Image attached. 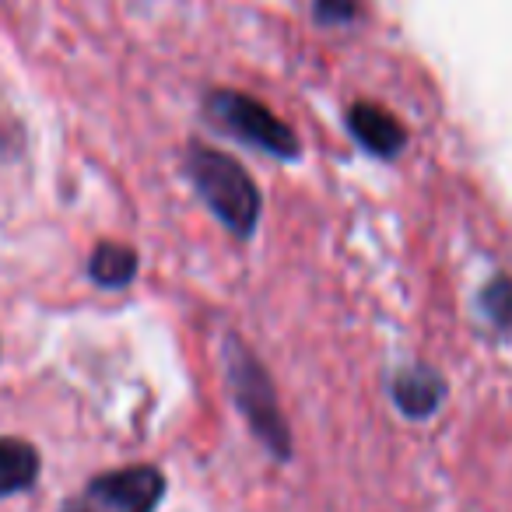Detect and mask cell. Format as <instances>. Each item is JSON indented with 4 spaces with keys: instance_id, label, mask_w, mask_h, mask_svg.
Masks as SVG:
<instances>
[{
    "instance_id": "8",
    "label": "cell",
    "mask_w": 512,
    "mask_h": 512,
    "mask_svg": "<svg viewBox=\"0 0 512 512\" xmlns=\"http://www.w3.org/2000/svg\"><path fill=\"white\" fill-rule=\"evenodd\" d=\"M137 253L123 242H99V249L88 260V274L99 288H127L137 278Z\"/></svg>"
},
{
    "instance_id": "2",
    "label": "cell",
    "mask_w": 512,
    "mask_h": 512,
    "mask_svg": "<svg viewBox=\"0 0 512 512\" xmlns=\"http://www.w3.org/2000/svg\"><path fill=\"white\" fill-rule=\"evenodd\" d=\"M225 376L228 386H232L235 407L246 418V425L253 428V435L278 460H288L292 456V432H288V421L281 414L278 393H274V383L260 365V358H253V351L239 337L225 341Z\"/></svg>"
},
{
    "instance_id": "10",
    "label": "cell",
    "mask_w": 512,
    "mask_h": 512,
    "mask_svg": "<svg viewBox=\"0 0 512 512\" xmlns=\"http://www.w3.org/2000/svg\"><path fill=\"white\" fill-rule=\"evenodd\" d=\"M313 15L320 25H355L365 15L362 0H316Z\"/></svg>"
},
{
    "instance_id": "3",
    "label": "cell",
    "mask_w": 512,
    "mask_h": 512,
    "mask_svg": "<svg viewBox=\"0 0 512 512\" xmlns=\"http://www.w3.org/2000/svg\"><path fill=\"white\" fill-rule=\"evenodd\" d=\"M207 116L218 123L221 130L235 134L242 144H253V148L267 151L274 158H292L302 155V144L295 137V130L288 127L281 116L271 113V106H264L253 95L232 92V88H218V92L207 95Z\"/></svg>"
},
{
    "instance_id": "4",
    "label": "cell",
    "mask_w": 512,
    "mask_h": 512,
    "mask_svg": "<svg viewBox=\"0 0 512 512\" xmlns=\"http://www.w3.org/2000/svg\"><path fill=\"white\" fill-rule=\"evenodd\" d=\"M165 474L151 463H130L95 474L60 512H155L165 498Z\"/></svg>"
},
{
    "instance_id": "6",
    "label": "cell",
    "mask_w": 512,
    "mask_h": 512,
    "mask_svg": "<svg viewBox=\"0 0 512 512\" xmlns=\"http://www.w3.org/2000/svg\"><path fill=\"white\" fill-rule=\"evenodd\" d=\"M390 393H393V404H397V411L404 414V418L425 421V418H432L442 407V400H446V379L435 369H428V365H411V369H400L397 376H393Z\"/></svg>"
},
{
    "instance_id": "1",
    "label": "cell",
    "mask_w": 512,
    "mask_h": 512,
    "mask_svg": "<svg viewBox=\"0 0 512 512\" xmlns=\"http://www.w3.org/2000/svg\"><path fill=\"white\" fill-rule=\"evenodd\" d=\"M186 176L193 179L197 193L211 214L239 239H249L260 225V190L235 158L225 151L190 144L186 148Z\"/></svg>"
},
{
    "instance_id": "7",
    "label": "cell",
    "mask_w": 512,
    "mask_h": 512,
    "mask_svg": "<svg viewBox=\"0 0 512 512\" xmlns=\"http://www.w3.org/2000/svg\"><path fill=\"white\" fill-rule=\"evenodd\" d=\"M39 449L25 439H0V498L22 495L39 481Z\"/></svg>"
},
{
    "instance_id": "5",
    "label": "cell",
    "mask_w": 512,
    "mask_h": 512,
    "mask_svg": "<svg viewBox=\"0 0 512 512\" xmlns=\"http://www.w3.org/2000/svg\"><path fill=\"white\" fill-rule=\"evenodd\" d=\"M348 130L369 155L376 158H397L407 144V130L390 109L379 102H355L348 109Z\"/></svg>"
},
{
    "instance_id": "9",
    "label": "cell",
    "mask_w": 512,
    "mask_h": 512,
    "mask_svg": "<svg viewBox=\"0 0 512 512\" xmlns=\"http://www.w3.org/2000/svg\"><path fill=\"white\" fill-rule=\"evenodd\" d=\"M481 306H484V316H488L498 330L512 334V278L509 274H498V278H491L488 285H484Z\"/></svg>"
}]
</instances>
